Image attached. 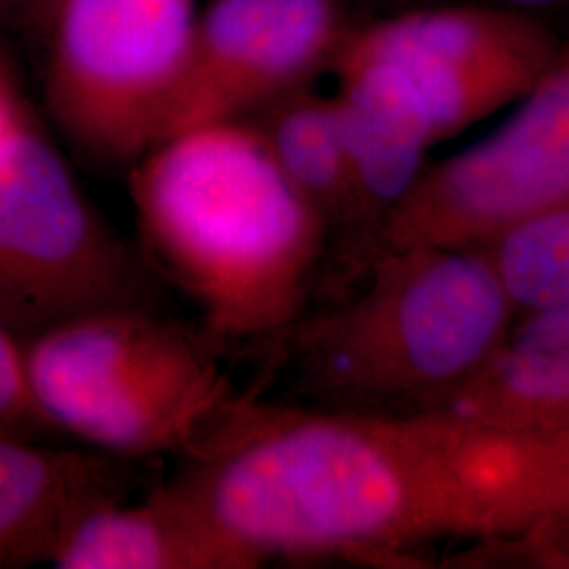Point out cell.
Segmentation results:
<instances>
[{
  "instance_id": "cell-1",
  "label": "cell",
  "mask_w": 569,
  "mask_h": 569,
  "mask_svg": "<svg viewBox=\"0 0 569 569\" xmlns=\"http://www.w3.org/2000/svg\"><path fill=\"white\" fill-rule=\"evenodd\" d=\"M183 481L262 561H406L441 538L542 519L509 453L439 416H373L244 392L183 451Z\"/></svg>"
},
{
  "instance_id": "cell-2",
  "label": "cell",
  "mask_w": 569,
  "mask_h": 569,
  "mask_svg": "<svg viewBox=\"0 0 569 569\" xmlns=\"http://www.w3.org/2000/svg\"><path fill=\"white\" fill-rule=\"evenodd\" d=\"M143 251L216 346H272L312 305L326 228L249 121L183 129L129 171Z\"/></svg>"
},
{
  "instance_id": "cell-3",
  "label": "cell",
  "mask_w": 569,
  "mask_h": 569,
  "mask_svg": "<svg viewBox=\"0 0 569 569\" xmlns=\"http://www.w3.org/2000/svg\"><path fill=\"white\" fill-rule=\"evenodd\" d=\"M517 312L479 247L382 249L348 293L272 345L300 403L441 413L502 345Z\"/></svg>"
},
{
  "instance_id": "cell-4",
  "label": "cell",
  "mask_w": 569,
  "mask_h": 569,
  "mask_svg": "<svg viewBox=\"0 0 569 569\" xmlns=\"http://www.w3.org/2000/svg\"><path fill=\"white\" fill-rule=\"evenodd\" d=\"M218 350L152 308H112L28 342L26 367L60 435L133 460L186 451L234 397Z\"/></svg>"
},
{
  "instance_id": "cell-5",
  "label": "cell",
  "mask_w": 569,
  "mask_h": 569,
  "mask_svg": "<svg viewBox=\"0 0 569 569\" xmlns=\"http://www.w3.org/2000/svg\"><path fill=\"white\" fill-rule=\"evenodd\" d=\"M199 13L197 0H56L44 96L74 148L131 167L169 138Z\"/></svg>"
},
{
  "instance_id": "cell-6",
  "label": "cell",
  "mask_w": 569,
  "mask_h": 569,
  "mask_svg": "<svg viewBox=\"0 0 569 569\" xmlns=\"http://www.w3.org/2000/svg\"><path fill=\"white\" fill-rule=\"evenodd\" d=\"M150 302L140 256L21 119L0 140V323L26 346L84 315Z\"/></svg>"
},
{
  "instance_id": "cell-7",
  "label": "cell",
  "mask_w": 569,
  "mask_h": 569,
  "mask_svg": "<svg viewBox=\"0 0 569 569\" xmlns=\"http://www.w3.org/2000/svg\"><path fill=\"white\" fill-rule=\"evenodd\" d=\"M519 102L486 140L425 167L390 213L382 249L481 247L569 203V37Z\"/></svg>"
},
{
  "instance_id": "cell-8",
  "label": "cell",
  "mask_w": 569,
  "mask_h": 569,
  "mask_svg": "<svg viewBox=\"0 0 569 569\" xmlns=\"http://www.w3.org/2000/svg\"><path fill=\"white\" fill-rule=\"evenodd\" d=\"M348 39L403 74L437 143L519 102L561 42L531 13L491 2L409 7L350 28Z\"/></svg>"
},
{
  "instance_id": "cell-9",
  "label": "cell",
  "mask_w": 569,
  "mask_h": 569,
  "mask_svg": "<svg viewBox=\"0 0 569 569\" xmlns=\"http://www.w3.org/2000/svg\"><path fill=\"white\" fill-rule=\"evenodd\" d=\"M352 26L345 0H211L199 13L169 138L247 121L331 70Z\"/></svg>"
},
{
  "instance_id": "cell-10",
  "label": "cell",
  "mask_w": 569,
  "mask_h": 569,
  "mask_svg": "<svg viewBox=\"0 0 569 569\" xmlns=\"http://www.w3.org/2000/svg\"><path fill=\"white\" fill-rule=\"evenodd\" d=\"M331 70L355 186L357 284L382 251L388 218L418 182L437 138L425 103L388 61L346 37Z\"/></svg>"
},
{
  "instance_id": "cell-11",
  "label": "cell",
  "mask_w": 569,
  "mask_h": 569,
  "mask_svg": "<svg viewBox=\"0 0 569 569\" xmlns=\"http://www.w3.org/2000/svg\"><path fill=\"white\" fill-rule=\"evenodd\" d=\"M58 569H256L264 561L241 545L182 477L142 500H112L68 531Z\"/></svg>"
},
{
  "instance_id": "cell-12",
  "label": "cell",
  "mask_w": 569,
  "mask_h": 569,
  "mask_svg": "<svg viewBox=\"0 0 569 569\" xmlns=\"http://www.w3.org/2000/svg\"><path fill=\"white\" fill-rule=\"evenodd\" d=\"M136 470L91 448L0 437V569L53 561L89 510L129 498Z\"/></svg>"
},
{
  "instance_id": "cell-13",
  "label": "cell",
  "mask_w": 569,
  "mask_h": 569,
  "mask_svg": "<svg viewBox=\"0 0 569 569\" xmlns=\"http://www.w3.org/2000/svg\"><path fill=\"white\" fill-rule=\"evenodd\" d=\"M435 416L486 443L569 416V305L519 317L488 363Z\"/></svg>"
},
{
  "instance_id": "cell-14",
  "label": "cell",
  "mask_w": 569,
  "mask_h": 569,
  "mask_svg": "<svg viewBox=\"0 0 569 569\" xmlns=\"http://www.w3.org/2000/svg\"><path fill=\"white\" fill-rule=\"evenodd\" d=\"M284 180L326 228L317 298L331 302L355 287V186L333 96L315 87L287 93L249 117Z\"/></svg>"
},
{
  "instance_id": "cell-15",
  "label": "cell",
  "mask_w": 569,
  "mask_h": 569,
  "mask_svg": "<svg viewBox=\"0 0 569 569\" xmlns=\"http://www.w3.org/2000/svg\"><path fill=\"white\" fill-rule=\"evenodd\" d=\"M486 251L519 317L569 305V203L496 234Z\"/></svg>"
},
{
  "instance_id": "cell-16",
  "label": "cell",
  "mask_w": 569,
  "mask_h": 569,
  "mask_svg": "<svg viewBox=\"0 0 569 569\" xmlns=\"http://www.w3.org/2000/svg\"><path fill=\"white\" fill-rule=\"evenodd\" d=\"M58 435L34 401L26 367V346L0 323V437L47 441Z\"/></svg>"
},
{
  "instance_id": "cell-17",
  "label": "cell",
  "mask_w": 569,
  "mask_h": 569,
  "mask_svg": "<svg viewBox=\"0 0 569 569\" xmlns=\"http://www.w3.org/2000/svg\"><path fill=\"white\" fill-rule=\"evenodd\" d=\"M56 0H0V11L9 18H18L26 23H41L47 28Z\"/></svg>"
},
{
  "instance_id": "cell-18",
  "label": "cell",
  "mask_w": 569,
  "mask_h": 569,
  "mask_svg": "<svg viewBox=\"0 0 569 569\" xmlns=\"http://www.w3.org/2000/svg\"><path fill=\"white\" fill-rule=\"evenodd\" d=\"M20 121L21 117L18 114L16 106L11 103L7 91H4V87L0 84V140Z\"/></svg>"
},
{
  "instance_id": "cell-19",
  "label": "cell",
  "mask_w": 569,
  "mask_h": 569,
  "mask_svg": "<svg viewBox=\"0 0 569 569\" xmlns=\"http://www.w3.org/2000/svg\"><path fill=\"white\" fill-rule=\"evenodd\" d=\"M491 4H500V7H509V9H517V11H538V9H550V7H561L568 4L569 0H486Z\"/></svg>"
},
{
  "instance_id": "cell-20",
  "label": "cell",
  "mask_w": 569,
  "mask_h": 569,
  "mask_svg": "<svg viewBox=\"0 0 569 569\" xmlns=\"http://www.w3.org/2000/svg\"><path fill=\"white\" fill-rule=\"evenodd\" d=\"M361 2H369V4H399L403 0H361Z\"/></svg>"
}]
</instances>
